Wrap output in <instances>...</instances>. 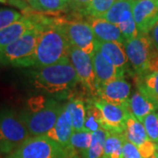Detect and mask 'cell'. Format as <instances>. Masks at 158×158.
Wrapping results in <instances>:
<instances>
[{
  "label": "cell",
  "instance_id": "cell-1",
  "mask_svg": "<svg viewBox=\"0 0 158 158\" xmlns=\"http://www.w3.org/2000/svg\"><path fill=\"white\" fill-rule=\"evenodd\" d=\"M36 27L39 29V38L35 49V67L50 66L68 58L70 45L59 24V19H55L50 24Z\"/></svg>",
  "mask_w": 158,
  "mask_h": 158
},
{
  "label": "cell",
  "instance_id": "cell-2",
  "mask_svg": "<svg viewBox=\"0 0 158 158\" xmlns=\"http://www.w3.org/2000/svg\"><path fill=\"white\" fill-rule=\"evenodd\" d=\"M33 78L35 88L48 93L70 90L79 82L69 57L56 64L40 68L34 72Z\"/></svg>",
  "mask_w": 158,
  "mask_h": 158
},
{
  "label": "cell",
  "instance_id": "cell-3",
  "mask_svg": "<svg viewBox=\"0 0 158 158\" xmlns=\"http://www.w3.org/2000/svg\"><path fill=\"white\" fill-rule=\"evenodd\" d=\"M39 38V29L28 30L20 38L0 51V64L27 68L34 66L35 49Z\"/></svg>",
  "mask_w": 158,
  "mask_h": 158
},
{
  "label": "cell",
  "instance_id": "cell-4",
  "mask_svg": "<svg viewBox=\"0 0 158 158\" xmlns=\"http://www.w3.org/2000/svg\"><path fill=\"white\" fill-rule=\"evenodd\" d=\"M11 158H69V153L47 135L29 137L9 156Z\"/></svg>",
  "mask_w": 158,
  "mask_h": 158
},
{
  "label": "cell",
  "instance_id": "cell-5",
  "mask_svg": "<svg viewBox=\"0 0 158 158\" xmlns=\"http://www.w3.org/2000/svg\"><path fill=\"white\" fill-rule=\"evenodd\" d=\"M28 130L20 116L6 111L0 113V151L11 152L28 139Z\"/></svg>",
  "mask_w": 158,
  "mask_h": 158
},
{
  "label": "cell",
  "instance_id": "cell-6",
  "mask_svg": "<svg viewBox=\"0 0 158 158\" xmlns=\"http://www.w3.org/2000/svg\"><path fill=\"white\" fill-rule=\"evenodd\" d=\"M62 109L63 106L56 101L48 100L41 110L34 113L26 112L20 115V118L31 135H46L55 127Z\"/></svg>",
  "mask_w": 158,
  "mask_h": 158
},
{
  "label": "cell",
  "instance_id": "cell-7",
  "mask_svg": "<svg viewBox=\"0 0 158 158\" xmlns=\"http://www.w3.org/2000/svg\"><path fill=\"white\" fill-rule=\"evenodd\" d=\"M124 48L128 62L139 77L148 75V61L153 50L150 36L139 34L135 38L126 40Z\"/></svg>",
  "mask_w": 158,
  "mask_h": 158
},
{
  "label": "cell",
  "instance_id": "cell-8",
  "mask_svg": "<svg viewBox=\"0 0 158 158\" xmlns=\"http://www.w3.org/2000/svg\"><path fill=\"white\" fill-rule=\"evenodd\" d=\"M59 24L71 47L77 48L90 56L95 50V35L88 22L59 19Z\"/></svg>",
  "mask_w": 158,
  "mask_h": 158
},
{
  "label": "cell",
  "instance_id": "cell-9",
  "mask_svg": "<svg viewBox=\"0 0 158 158\" xmlns=\"http://www.w3.org/2000/svg\"><path fill=\"white\" fill-rule=\"evenodd\" d=\"M102 115V128L108 132L124 134L129 113L124 105H114L98 98L91 99Z\"/></svg>",
  "mask_w": 158,
  "mask_h": 158
},
{
  "label": "cell",
  "instance_id": "cell-10",
  "mask_svg": "<svg viewBox=\"0 0 158 158\" xmlns=\"http://www.w3.org/2000/svg\"><path fill=\"white\" fill-rule=\"evenodd\" d=\"M69 57L76 70L79 83L89 90L92 96H97L96 77L91 56L77 48L70 46Z\"/></svg>",
  "mask_w": 158,
  "mask_h": 158
},
{
  "label": "cell",
  "instance_id": "cell-11",
  "mask_svg": "<svg viewBox=\"0 0 158 158\" xmlns=\"http://www.w3.org/2000/svg\"><path fill=\"white\" fill-rule=\"evenodd\" d=\"M124 134L126 139L138 148L142 157L154 158L158 145L148 138L143 124L130 113Z\"/></svg>",
  "mask_w": 158,
  "mask_h": 158
},
{
  "label": "cell",
  "instance_id": "cell-12",
  "mask_svg": "<svg viewBox=\"0 0 158 158\" xmlns=\"http://www.w3.org/2000/svg\"><path fill=\"white\" fill-rule=\"evenodd\" d=\"M132 12L139 34H148L158 21V0H137Z\"/></svg>",
  "mask_w": 158,
  "mask_h": 158
},
{
  "label": "cell",
  "instance_id": "cell-13",
  "mask_svg": "<svg viewBox=\"0 0 158 158\" xmlns=\"http://www.w3.org/2000/svg\"><path fill=\"white\" fill-rule=\"evenodd\" d=\"M130 93L131 85L124 77H119L106 83L99 86L97 90L98 98L114 105L126 104L129 99Z\"/></svg>",
  "mask_w": 158,
  "mask_h": 158
},
{
  "label": "cell",
  "instance_id": "cell-14",
  "mask_svg": "<svg viewBox=\"0 0 158 158\" xmlns=\"http://www.w3.org/2000/svg\"><path fill=\"white\" fill-rule=\"evenodd\" d=\"M126 106L128 113L142 123L146 116L156 113L158 109V101L150 98L143 91L138 90L130 97L128 101L126 103Z\"/></svg>",
  "mask_w": 158,
  "mask_h": 158
},
{
  "label": "cell",
  "instance_id": "cell-15",
  "mask_svg": "<svg viewBox=\"0 0 158 158\" xmlns=\"http://www.w3.org/2000/svg\"><path fill=\"white\" fill-rule=\"evenodd\" d=\"M95 48L110 64L122 72H126L127 56L125 52L124 45L117 42H106L95 40Z\"/></svg>",
  "mask_w": 158,
  "mask_h": 158
},
{
  "label": "cell",
  "instance_id": "cell-16",
  "mask_svg": "<svg viewBox=\"0 0 158 158\" xmlns=\"http://www.w3.org/2000/svg\"><path fill=\"white\" fill-rule=\"evenodd\" d=\"M73 133L74 128L70 113L67 108L63 106L62 113L57 119L55 127L46 135L69 150V141Z\"/></svg>",
  "mask_w": 158,
  "mask_h": 158
},
{
  "label": "cell",
  "instance_id": "cell-17",
  "mask_svg": "<svg viewBox=\"0 0 158 158\" xmlns=\"http://www.w3.org/2000/svg\"><path fill=\"white\" fill-rule=\"evenodd\" d=\"M93 68L97 82V90L99 86L113 81L119 77H124V72L115 68L102 56L101 54L95 48L91 56Z\"/></svg>",
  "mask_w": 158,
  "mask_h": 158
},
{
  "label": "cell",
  "instance_id": "cell-18",
  "mask_svg": "<svg viewBox=\"0 0 158 158\" xmlns=\"http://www.w3.org/2000/svg\"><path fill=\"white\" fill-rule=\"evenodd\" d=\"M88 23L92 28L96 40L106 42H117L124 45L126 40L117 25L108 22L104 19L94 18H90Z\"/></svg>",
  "mask_w": 158,
  "mask_h": 158
},
{
  "label": "cell",
  "instance_id": "cell-19",
  "mask_svg": "<svg viewBox=\"0 0 158 158\" xmlns=\"http://www.w3.org/2000/svg\"><path fill=\"white\" fill-rule=\"evenodd\" d=\"M35 27L34 23L27 16H23L19 20L0 30V51L11 44L28 30Z\"/></svg>",
  "mask_w": 158,
  "mask_h": 158
},
{
  "label": "cell",
  "instance_id": "cell-20",
  "mask_svg": "<svg viewBox=\"0 0 158 158\" xmlns=\"http://www.w3.org/2000/svg\"><path fill=\"white\" fill-rule=\"evenodd\" d=\"M91 141V133L86 131L75 132L69 141V158H85Z\"/></svg>",
  "mask_w": 158,
  "mask_h": 158
},
{
  "label": "cell",
  "instance_id": "cell-21",
  "mask_svg": "<svg viewBox=\"0 0 158 158\" xmlns=\"http://www.w3.org/2000/svg\"><path fill=\"white\" fill-rule=\"evenodd\" d=\"M125 134L108 132L105 142L103 158H123Z\"/></svg>",
  "mask_w": 158,
  "mask_h": 158
},
{
  "label": "cell",
  "instance_id": "cell-22",
  "mask_svg": "<svg viewBox=\"0 0 158 158\" xmlns=\"http://www.w3.org/2000/svg\"><path fill=\"white\" fill-rule=\"evenodd\" d=\"M70 113L72 124L75 132H80L84 130L86 106L84 99L82 98H71L65 106Z\"/></svg>",
  "mask_w": 158,
  "mask_h": 158
},
{
  "label": "cell",
  "instance_id": "cell-23",
  "mask_svg": "<svg viewBox=\"0 0 158 158\" xmlns=\"http://www.w3.org/2000/svg\"><path fill=\"white\" fill-rule=\"evenodd\" d=\"M108 131L100 128L91 134L90 145L85 158H103L105 142L107 137Z\"/></svg>",
  "mask_w": 158,
  "mask_h": 158
},
{
  "label": "cell",
  "instance_id": "cell-24",
  "mask_svg": "<svg viewBox=\"0 0 158 158\" xmlns=\"http://www.w3.org/2000/svg\"><path fill=\"white\" fill-rule=\"evenodd\" d=\"M102 128V115L99 109L93 104L92 100L88 102L86 106L84 130L89 133H94Z\"/></svg>",
  "mask_w": 158,
  "mask_h": 158
},
{
  "label": "cell",
  "instance_id": "cell-25",
  "mask_svg": "<svg viewBox=\"0 0 158 158\" xmlns=\"http://www.w3.org/2000/svg\"><path fill=\"white\" fill-rule=\"evenodd\" d=\"M30 8L40 12H59L67 9L68 0H31Z\"/></svg>",
  "mask_w": 158,
  "mask_h": 158
},
{
  "label": "cell",
  "instance_id": "cell-26",
  "mask_svg": "<svg viewBox=\"0 0 158 158\" xmlns=\"http://www.w3.org/2000/svg\"><path fill=\"white\" fill-rule=\"evenodd\" d=\"M134 2H131L128 0H116L112 7L109 9V11L100 19H104L107 20L108 22L117 25L125 11L132 10Z\"/></svg>",
  "mask_w": 158,
  "mask_h": 158
},
{
  "label": "cell",
  "instance_id": "cell-27",
  "mask_svg": "<svg viewBox=\"0 0 158 158\" xmlns=\"http://www.w3.org/2000/svg\"><path fill=\"white\" fill-rule=\"evenodd\" d=\"M137 85L138 90L143 91L150 98L158 101V71L140 77V82H138Z\"/></svg>",
  "mask_w": 158,
  "mask_h": 158
},
{
  "label": "cell",
  "instance_id": "cell-28",
  "mask_svg": "<svg viewBox=\"0 0 158 158\" xmlns=\"http://www.w3.org/2000/svg\"><path fill=\"white\" fill-rule=\"evenodd\" d=\"M118 27L121 34L124 36L125 40H130L134 39L139 34L136 24L133 17L132 10L125 11L118 22Z\"/></svg>",
  "mask_w": 158,
  "mask_h": 158
},
{
  "label": "cell",
  "instance_id": "cell-29",
  "mask_svg": "<svg viewBox=\"0 0 158 158\" xmlns=\"http://www.w3.org/2000/svg\"><path fill=\"white\" fill-rule=\"evenodd\" d=\"M116 0H91L86 10V14L90 18L100 19L112 7Z\"/></svg>",
  "mask_w": 158,
  "mask_h": 158
},
{
  "label": "cell",
  "instance_id": "cell-30",
  "mask_svg": "<svg viewBox=\"0 0 158 158\" xmlns=\"http://www.w3.org/2000/svg\"><path fill=\"white\" fill-rule=\"evenodd\" d=\"M142 124L148 138L155 143H158V113H152L146 116Z\"/></svg>",
  "mask_w": 158,
  "mask_h": 158
},
{
  "label": "cell",
  "instance_id": "cell-31",
  "mask_svg": "<svg viewBox=\"0 0 158 158\" xmlns=\"http://www.w3.org/2000/svg\"><path fill=\"white\" fill-rule=\"evenodd\" d=\"M23 16L13 9L1 8L0 9V30L11 26V24L19 20Z\"/></svg>",
  "mask_w": 158,
  "mask_h": 158
},
{
  "label": "cell",
  "instance_id": "cell-32",
  "mask_svg": "<svg viewBox=\"0 0 158 158\" xmlns=\"http://www.w3.org/2000/svg\"><path fill=\"white\" fill-rule=\"evenodd\" d=\"M29 105V112H37L41 110L45 106L46 101L42 97H35L30 98L28 101Z\"/></svg>",
  "mask_w": 158,
  "mask_h": 158
},
{
  "label": "cell",
  "instance_id": "cell-33",
  "mask_svg": "<svg viewBox=\"0 0 158 158\" xmlns=\"http://www.w3.org/2000/svg\"><path fill=\"white\" fill-rule=\"evenodd\" d=\"M158 71V51L153 48L151 55L148 61V74L154 73Z\"/></svg>",
  "mask_w": 158,
  "mask_h": 158
},
{
  "label": "cell",
  "instance_id": "cell-34",
  "mask_svg": "<svg viewBox=\"0 0 158 158\" xmlns=\"http://www.w3.org/2000/svg\"><path fill=\"white\" fill-rule=\"evenodd\" d=\"M91 0H68V4L78 11H83L86 14V10Z\"/></svg>",
  "mask_w": 158,
  "mask_h": 158
},
{
  "label": "cell",
  "instance_id": "cell-35",
  "mask_svg": "<svg viewBox=\"0 0 158 158\" xmlns=\"http://www.w3.org/2000/svg\"><path fill=\"white\" fill-rule=\"evenodd\" d=\"M150 39L154 48L158 51V21L150 31Z\"/></svg>",
  "mask_w": 158,
  "mask_h": 158
},
{
  "label": "cell",
  "instance_id": "cell-36",
  "mask_svg": "<svg viewBox=\"0 0 158 158\" xmlns=\"http://www.w3.org/2000/svg\"><path fill=\"white\" fill-rule=\"evenodd\" d=\"M154 158H158V146H157V149H156V155H155Z\"/></svg>",
  "mask_w": 158,
  "mask_h": 158
},
{
  "label": "cell",
  "instance_id": "cell-37",
  "mask_svg": "<svg viewBox=\"0 0 158 158\" xmlns=\"http://www.w3.org/2000/svg\"><path fill=\"white\" fill-rule=\"evenodd\" d=\"M0 3H3V4H6L7 2H6V0H0Z\"/></svg>",
  "mask_w": 158,
  "mask_h": 158
},
{
  "label": "cell",
  "instance_id": "cell-38",
  "mask_svg": "<svg viewBox=\"0 0 158 158\" xmlns=\"http://www.w3.org/2000/svg\"><path fill=\"white\" fill-rule=\"evenodd\" d=\"M23 1H25V2H27V3H28V4H29V2H30L31 0H23Z\"/></svg>",
  "mask_w": 158,
  "mask_h": 158
},
{
  "label": "cell",
  "instance_id": "cell-39",
  "mask_svg": "<svg viewBox=\"0 0 158 158\" xmlns=\"http://www.w3.org/2000/svg\"><path fill=\"white\" fill-rule=\"evenodd\" d=\"M128 1H131V2H135L137 0H128Z\"/></svg>",
  "mask_w": 158,
  "mask_h": 158
},
{
  "label": "cell",
  "instance_id": "cell-40",
  "mask_svg": "<svg viewBox=\"0 0 158 158\" xmlns=\"http://www.w3.org/2000/svg\"><path fill=\"white\" fill-rule=\"evenodd\" d=\"M7 158H11V157H10V156H8V157H7Z\"/></svg>",
  "mask_w": 158,
  "mask_h": 158
}]
</instances>
